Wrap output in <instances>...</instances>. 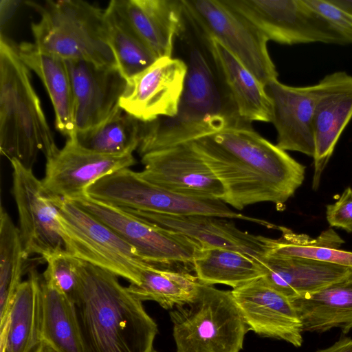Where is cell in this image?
<instances>
[{"instance_id":"obj_32","label":"cell","mask_w":352,"mask_h":352,"mask_svg":"<svg viewBox=\"0 0 352 352\" xmlns=\"http://www.w3.org/2000/svg\"><path fill=\"white\" fill-rule=\"evenodd\" d=\"M26 254L20 231L3 206L0 210V326L6 321L14 294L22 283Z\"/></svg>"},{"instance_id":"obj_9","label":"cell","mask_w":352,"mask_h":352,"mask_svg":"<svg viewBox=\"0 0 352 352\" xmlns=\"http://www.w3.org/2000/svg\"><path fill=\"white\" fill-rule=\"evenodd\" d=\"M188 21L204 35L214 38L265 87L278 78L268 40L224 0H182Z\"/></svg>"},{"instance_id":"obj_19","label":"cell","mask_w":352,"mask_h":352,"mask_svg":"<svg viewBox=\"0 0 352 352\" xmlns=\"http://www.w3.org/2000/svg\"><path fill=\"white\" fill-rule=\"evenodd\" d=\"M124 209V208H122ZM150 222L179 232L201 248L230 249L261 260L267 254L270 238L239 229L228 218L205 214L174 215L124 209Z\"/></svg>"},{"instance_id":"obj_2","label":"cell","mask_w":352,"mask_h":352,"mask_svg":"<svg viewBox=\"0 0 352 352\" xmlns=\"http://www.w3.org/2000/svg\"><path fill=\"white\" fill-rule=\"evenodd\" d=\"M185 38L187 74L177 114L140 124V156L247 126L223 82L208 39L187 19L179 34Z\"/></svg>"},{"instance_id":"obj_29","label":"cell","mask_w":352,"mask_h":352,"mask_svg":"<svg viewBox=\"0 0 352 352\" xmlns=\"http://www.w3.org/2000/svg\"><path fill=\"white\" fill-rule=\"evenodd\" d=\"M194 273L204 285L223 284L233 289L264 276L259 260L239 251L201 248L193 260Z\"/></svg>"},{"instance_id":"obj_17","label":"cell","mask_w":352,"mask_h":352,"mask_svg":"<svg viewBox=\"0 0 352 352\" xmlns=\"http://www.w3.org/2000/svg\"><path fill=\"white\" fill-rule=\"evenodd\" d=\"M351 118L352 76L341 71L327 75L318 83L314 111V190L318 188L322 172Z\"/></svg>"},{"instance_id":"obj_42","label":"cell","mask_w":352,"mask_h":352,"mask_svg":"<svg viewBox=\"0 0 352 352\" xmlns=\"http://www.w3.org/2000/svg\"><path fill=\"white\" fill-rule=\"evenodd\" d=\"M350 277L352 278V275Z\"/></svg>"},{"instance_id":"obj_4","label":"cell","mask_w":352,"mask_h":352,"mask_svg":"<svg viewBox=\"0 0 352 352\" xmlns=\"http://www.w3.org/2000/svg\"><path fill=\"white\" fill-rule=\"evenodd\" d=\"M58 148L40 99L32 83L30 69L17 47L0 38V151L33 169L39 153L46 159Z\"/></svg>"},{"instance_id":"obj_3","label":"cell","mask_w":352,"mask_h":352,"mask_svg":"<svg viewBox=\"0 0 352 352\" xmlns=\"http://www.w3.org/2000/svg\"><path fill=\"white\" fill-rule=\"evenodd\" d=\"M82 352H152L158 329L116 275L74 257Z\"/></svg>"},{"instance_id":"obj_15","label":"cell","mask_w":352,"mask_h":352,"mask_svg":"<svg viewBox=\"0 0 352 352\" xmlns=\"http://www.w3.org/2000/svg\"><path fill=\"white\" fill-rule=\"evenodd\" d=\"M143 179L170 192L195 198L221 199L225 190L220 181L191 142L141 156Z\"/></svg>"},{"instance_id":"obj_10","label":"cell","mask_w":352,"mask_h":352,"mask_svg":"<svg viewBox=\"0 0 352 352\" xmlns=\"http://www.w3.org/2000/svg\"><path fill=\"white\" fill-rule=\"evenodd\" d=\"M69 201L113 230L144 261L158 265L184 266L194 271L193 260L201 247L193 240L87 194Z\"/></svg>"},{"instance_id":"obj_37","label":"cell","mask_w":352,"mask_h":352,"mask_svg":"<svg viewBox=\"0 0 352 352\" xmlns=\"http://www.w3.org/2000/svg\"><path fill=\"white\" fill-rule=\"evenodd\" d=\"M316 352H352V339L342 338L333 345Z\"/></svg>"},{"instance_id":"obj_11","label":"cell","mask_w":352,"mask_h":352,"mask_svg":"<svg viewBox=\"0 0 352 352\" xmlns=\"http://www.w3.org/2000/svg\"><path fill=\"white\" fill-rule=\"evenodd\" d=\"M269 41L283 45L323 43L346 45L305 0H224Z\"/></svg>"},{"instance_id":"obj_13","label":"cell","mask_w":352,"mask_h":352,"mask_svg":"<svg viewBox=\"0 0 352 352\" xmlns=\"http://www.w3.org/2000/svg\"><path fill=\"white\" fill-rule=\"evenodd\" d=\"M136 163L132 153L107 155L87 149L74 139L46 159L43 189L52 199L72 200L104 176Z\"/></svg>"},{"instance_id":"obj_23","label":"cell","mask_w":352,"mask_h":352,"mask_svg":"<svg viewBox=\"0 0 352 352\" xmlns=\"http://www.w3.org/2000/svg\"><path fill=\"white\" fill-rule=\"evenodd\" d=\"M206 38L240 118L248 124L271 122L272 103L265 86L217 40Z\"/></svg>"},{"instance_id":"obj_12","label":"cell","mask_w":352,"mask_h":352,"mask_svg":"<svg viewBox=\"0 0 352 352\" xmlns=\"http://www.w3.org/2000/svg\"><path fill=\"white\" fill-rule=\"evenodd\" d=\"M12 168V192L16 205L19 231L26 254H38L46 259L65 252L58 231V208L45 193L41 180L15 160Z\"/></svg>"},{"instance_id":"obj_27","label":"cell","mask_w":352,"mask_h":352,"mask_svg":"<svg viewBox=\"0 0 352 352\" xmlns=\"http://www.w3.org/2000/svg\"><path fill=\"white\" fill-rule=\"evenodd\" d=\"M41 342L56 352H82L75 304L52 283L41 279Z\"/></svg>"},{"instance_id":"obj_20","label":"cell","mask_w":352,"mask_h":352,"mask_svg":"<svg viewBox=\"0 0 352 352\" xmlns=\"http://www.w3.org/2000/svg\"><path fill=\"white\" fill-rule=\"evenodd\" d=\"M265 88L272 103L271 122L277 132L276 145L285 151H298L313 157V118L318 84L293 87L276 79Z\"/></svg>"},{"instance_id":"obj_21","label":"cell","mask_w":352,"mask_h":352,"mask_svg":"<svg viewBox=\"0 0 352 352\" xmlns=\"http://www.w3.org/2000/svg\"><path fill=\"white\" fill-rule=\"evenodd\" d=\"M110 2L157 58L172 56L175 41L184 26L182 0Z\"/></svg>"},{"instance_id":"obj_41","label":"cell","mask_w":352,"mask_h":352,"mask_svg":"<svg viewBox=\"0 0 352 352\" xmlns=\"http://www.w3.org/2000/svg\"><path fill=\"white\" fill-rule=\"evenodd\" d=\"M152 352H157V351H156L155 350H154V349H153V350L152 351Z\"/></svg>"},{"instance_id":"obj_18","label":"cell","mask_w":352,"mask_h":352,"mask_svg":"<svg viewBox=\"0 0 352 352\" xmlns=\"http://www.w3.org/2000/svg\"><path fill=\"white\" fill-rule=\"evenodd\" d=\"M72 81L76 131L100 124L118 107L126 80L117 67L65 60Z\"/></svg>"},{"instance_id":"obj_25","label":"cell","mask_w":352,"mask_h":352,"mask_svg":"<svg viewBox=\"0 0 352 352\" xmlns=\"http://www.w3.org/2000/svg\"><path fill=\"white\" fill-rule=\"evenodd\" d=\"M41 279L32 267L18 287L6 321L0 326V352H33L41 343Z\"/></svg>"},{"instance_id":"obj_14","label":"cell","mask_w":352,"mask_h":352,"mask_svg":"<svg viewBox=\"0 0 352 352\" xmlns=\"http://www.w3.org/2000/svg\"><path fill=\"white\" fill-rule=\"evenodd\" d=\"M187 74L185 60L157 58L145 69L126 80L119 106L139 121L172 118L177 112Z\"/></svg>"},{"instance_id":"obj_6","label":"cell","mask_w":352,"mask_h":352,"mask_svg":"<svg viewBox=\"0 0 352 352\" xmlns=\"http://www.w3.org/2000/svg\"><path fill=\"white\" fill-rule=\"evenodd\" d=\"M170 316L177 352H240L250 330L232 291L202 283Z\"/></svg>"},{"instance_id":"obj_33","label":"cell","mask_w":352,"mask_h":352,"mask_svg":"<svg viewBox=\"0 0 352 352\" xmlns=\"http://www.w3.org/2000/svg\"><path fill=\"white\" fill-rule=\"evenodd\" d=\"M104 14L109 42L117 67L127 80L150 66L157 58L134 32L111 2L104 10Z\"/></svg>"},{"instance_id":"obj_40","label":"cell","mask_w":352,"mask_h":352,"mask_svg":"<svg viewBox=\"0 0 352 352\" xmlns=\"http://www.w3.org/2000/svg\"><path fill=\"white\" fill-rule=\"evenodd\" d=\"M33 352H56L50 346L44 342H41Z\"/></svg>"},{"instance_id":"obj_30","label":"cell","mask_w":352,"mask_h":352,"mask_svg":"<svg viewBox=\"0 0 352 352\" xmlns=\"http://www.w3.org/2000/svg\"><path fill=\"white\" fill-rule=\"evenodd\" d=\"M276 228L281 235L278 239L270 238L267 254L299 257L352 268V252L340 248L344 241L332 228L316 238L296 233L283 226Z\"/></svg>"},{"instance_id":"obj_16","label":"cell","mask_w":352,"mask_h":352,"mask_svg":"<svg viewBox=\"0 0 352 352\" xmlns=\"http://www.w3.org/2000/svg\"><path fill=\"white\" fill-rule=\"evenodd\" d=\"M231 291L250 330L296 347L302 345V325L292 300L263 277Z\"/></svg>"},{"instance_id":"obj_28","label":"cell","mask_w":352,"mask_h":352,"mask_svg":"<svg viewBox=\"0 0 352 352\" xmlns=\"http://www.w3.org/2000/svg\"><path fill=\"white\" fill-rule=\"evenodd\" d=\"M192 270L184 266L149 263L140 274L137 284H130L129 292L142 302L153 300L165 309L190 302L201 285Z\"/></svg>"},{"instance_id":"obj_24","label":"cell","mask_w":352,"mask_h":352,"mask_svg":"<svg viewBox=\"0 0 352 352\" xmlns=\"http://www.w3.org/2000/svg\"><path fill=\"white\" fill-rule=\"evenodd\" d=\"M17 50L23 63L44 85L54 110L56 129L67 139L72 138L76 132L74 100L66 60L34 43L23 42Z\"/></svg>"},{"instance_id":"obj_34","label":"cell","mask_w":352,"mask_h":352,"mask_svg":"<svg viewBox=\"0 0 352 352\" xmlns=\"http://www.w3.org/2000/svg\"><path fill=\"white\" fill-rule=\"evenodd\" d=\"M45 261L43 278L52 283L74 302L77 276L74 257L65 251L49 256Z\"/></svg>"},{"instance_id":"obj_7","label":"cell","mask_w":352,"mask_h":352,"mask_svg":"<svg viewBox=\"0 0 352 352\" xmlns=\"http://www.w3.org/2000/svg\"><path fill=\"white\" fill-rule=\"evenodd\" d=\"M58 208V231L71 256L137 284L150 263L117 233L67 199L52 200Z\"/></svg>"},{"instance_id":"obj_38","label":"cell","mask_w":352,"mask_h":352,"mask_svg":"<svg viewBox=\"0 0 352 352\" xmlns=\"http://www.w3.org/2000/svg\"><path fill=\"white\" fill-rule=\"evenodd\" d=\"M3 5L1 2V27L3 24L6 21L12 12L14 10V8L16 6L17 2L14 1H3Z\"/></svg>"},{"instance_id":"obj_26","label":"cell","mask_w":352,"mask_h":352,"mask_svg":"<svg viewBox=\"0 0 352 352\" xmlns=\"http://www.w3.org/2000/svg\"><path fill=\"white\" fill-rule=\"evenodd\" d=\"M303 331L352 329V278L333 283L314 293L292 300Z\"/></svg>"},{"instance_id":"obj_1","label":"cell","mask_w":352,"mask_h":352,"mask_svg":"<svg viewBox=\"0 0 352 352\" xmlns=\"http://www.w3.org/2000/svg\"><path fill=\"white\" fill-rule=\"evenodd\" d=\"M190 142L223 186V201L236 210L261 202L283 206L305 179L304 165L250 125Z\"/></svg>"},{"instance_id":"obj_22","label":"cell","mask_w":352,"mask_h":352,"mask_svg":"<svg viewBox=\"0 0 352 352\" xmlns=\"http://www.w3.org/2000/svg\"><path fill=\"white\" fill-rule=\"evenodd\" d=\"M263 278L291 300L314 293L352 275V268L314 260L266 254Z\"/></svg>"},{"instance_id":"obj_5","label":"cell","mask_w":352,"mask_h":352,"mask_svg":"<svg viewBox=\"0 0 352 352\" xmlns=\"http://www.w3.org/2000/svg\"><path fill=\"white\" fill-rule=\"evenodd\" d=\"M41 16L31 24L34 43L65 60L117 67L104 10L80 0L25 1Z\"/></svg>"},{"instance_id":"obj_39","label":"cell","mask_w":352,"mask_h":352,"mask_svg":"<svg viewBox=\"0 0 352 352\" xmlns=\"http://www.w3.org/2000/svg\"><path fill=\"white\" fill-rule=\"evenodd\" d=\"M331 3L352 16V0H329Z\"/></svg>"},{"instance_id":"obj_35","label":"cell","mask_w":352,"mask_h":352,"mask_svg":"<svg viewBox=\"0 0 352 352\" xmlns=\"http://www.w3.org/2000/svg\"><path fill=\"white\" fill-rule=\"evenodd\" d=\"M306 4L325 19L346 44H352V16L329 0H305Z\"/></svg>"},{"instance_id":"obj_31","label":"cell","mask_w":352,"mask_h":352,"mask_svg":"<svg viewBox=\"0 0 352 352\" xmlns=\"http://www.w3.org/2000/svg\"><path fill=\"white\" fill-rule=\"evenodd\" d=\"M140 124V121L118 107L104 121L94 126L76 131L71 139L80 146L100 153H133L139 145Z\"/></svg>"},{"instance_id":"obj_36","label":"cell","mask_w":352,"mask_h":352,"mask_svg":"<svg viewBox=\"0 0 352 352\" xmlns=\"http://www.w3.org/2000/svg\"><path fill=\"white\" fill-rule=\"evenodd\" d=\"M327 220L331 227L352 232V188L347 187L340 198L327 206Z\"/></svg>"},{"instance_id":"obj_8","label":"cell","mask_w":352,"mask_h":352,"mask_svg":"<svg viewBox=\"0 0 352 352\" xmlns=\"http://www.w3.org/2000/svg\"><path fill=\"white\" fill-rule=\"evenodd\" d=\"M90 197L120 208L164 214H205L237 219L259 223L268 228L272 224L234 212L221 199L195 198L162 188L124 168L104 176L86 191Z\"/></svg>"}]
</instances>
